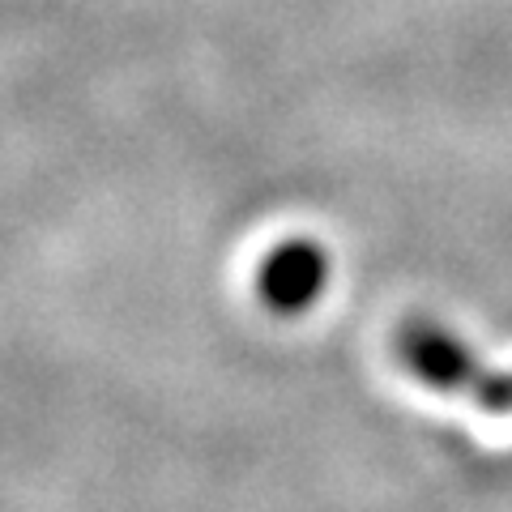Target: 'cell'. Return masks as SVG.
Masks as SVG:
<instances>
[{"label": "cell", "instance_id": "obj_2", "mask_svg": "<svg viewBox=\"0 0 512 512\" xmlns=\"http://www.w3.org/2000/svg\"><path fill=\"white\" fill-rule=\"evenodd\" d=\"M329 282V256L312 239H286L256 269V295L269 312L299 316L320 299Z\"/></svg>", "mask_w": 512, "mask_h": 512}, {"label": "cell", "instance_id": "obj_1", "mask_svg": "<svg viewBox=\"0 0 512 512\" xmlns=\"http://www.w3.org/2000/svg\"><path fill=\"white\" fill-rule=\"evenodd\" d=\"M397 359L414 380L436 393L470 397L487 414H512V372H491L448 325L414 316L397 329Z\"/></svg>", "mask_w": 512, "mask_h": 512}]
</instances>
